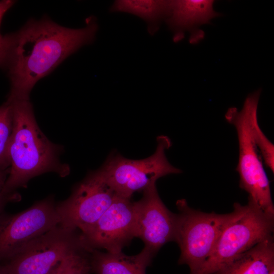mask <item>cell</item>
Returning <instances> with one entry per match:
<instances>
[{"label": "cell", "mask_w": 274, "mask_h": 274, "mask_svg": "<svg viewBox=\"0 0 274 274\" xmlns=\"http://www.w3.org/2000/svg\"><path fill=\"white\" fill-rule=\"evenodd\" d=\"M0 274H6L3 265L0 263Z\"/></svg>", "instance_id": "25"}, {"label": "cell", "mask_w": 274, "mask_h": 274, "mask_svg": "<svg viewBox=\"0 0 274 274\" xmlns=\"http://www.w3.org/2000/svg\"><path fill=\"white\" fill-rule=\"evenodd\" d=\"M269 274H274V269L270 271Z\"/></svg>", "instance_id": "26"}, {"label": "cell", "mask_w": 274, "mask_h": 274, "mask_svg": "<svg viewBox=\"0 0 274 274\" xmlns=\"http://www.w3.org/2000/svg\"><path fill=\"white\" fill-rule=\"evenodd\" d=\"M273 269L272 236L255 245L214 274H269Z\"/></svg>", "instance_id": "14"}, {"label": "cell", "mask_w": 274, "mask_h": 274, "mask_svg": "<svg viewBox=\"0 0 274 274\" xmlns=\"http://www.w3.org/2000/svg\"><path fill=\"white\" fill-rule=\"evenodd\" d=\"M185 37V32L183 31H175L172 37L173 41L175 43L182 41Z\"/></svg>", "instance_id": "23"}, {"label": "cell", "mask_w": 274, "mask_h": 274, "mask_svg": "<svg viewBox=\"0 0 274 274\" xmlns=\"http://www.w3.org/2000/svg\"><path fill=\"white\" fill-rule=\"evenodd\" d=\"M11 106L13 128L9 144L10 167L5 190L16 193L29 181L48 172L64 177L70 167L59 159L60 146L50 142L38 126L29 100H7Z\"/></svg>", "instance_id": "2"}, {"label": "cell", "mask_w": 274, "mask_h": 274, "mask_svg": "<svg viewBox=\"0 0 274 274\" xmlns=\"http://www.w3.org/2000/svg\"><path fill=\"white\" fill-rule=\"evenodd\" d=\"M116 194L111 204L90 227L80 232L82 246L87 250L122 252L135 237L134 201Z\"/></svg>", "instance_id": "10"}, {"label": "cell", "mask_w": 274, "mask_h": 274, "mask_svg": "<svg viewBox=\"0 0 274 274\" xmlns=\"http://www.w3.org/2000/svg\"><path fill=\"white\" fill-rule=\"evenodd\" d=\"M253 134L256 146L263 162L272 173L274 171V145L261 129L258 120L254 123Z\"/></svg>", "instance_id": "18"}, {"label": "cell", "mask_w": 274, "mask_h": 274, "mask_svg": "<svg viewBox=\"0 0 274 274\" xmlns=\"http://www.w3.org/2000/svg\"><path fill=\"white\" fill-rule=\"evenodd\" d=\"M65 258V259H66ZM64 259V260H65ZM64 260L62 262V263L59 265V266L56 268V269L51 274H60L62 269V267H63V262H64Z\"/></svg>", "instance_id": "24"}, {"label": "cell", "mask_w": 274, "mask_h": 274, "mask_svg": "<svg viewBox=\"0 0 274 274\" xmlns=\"http://www.w3.org/2000/svg\"><path fill=\"white\" fill-rule=\"evenodd\" d=\"M213 0L170 1L169 13L165 19L170 29L176 31L191 30L221 15L215 11Z\"/></svg>", "instance_id": "13"}, {"label": "cell", "mask_w": 274, "mask_h": 274, "mask_svg": "<svg viewBox=\"0 0 274 274\" xmlns=\"http://www.w3.org/2000/svg\"><path fill=\"white\" fill-rule=\"evenodd\" d=\"M175 242L181 254L179 264H186L192 272L197 270L209 257L224 229L244 209L235 202L233 210L228 214L206 213L195 210L185 199L177 200Z\"/></svg>", "instance_id": "4"}, {"label": "cell", "mask_w": 274, "mask_h": 274, "mask_svg": "<svg viewBox=\"0 0 274 274\" xmlns=\"http://www.w3.org/2000/svg\"><path fill=\"white\" fill-rule=\"evenodd\" d=\"M171 145L168 137L158 136L156 150L149 157L134 160L113 153L98 169L117 194L131 198L135 192H143L156 184L159 179L182 172L173 166L166 157L165 151Z\"/></svg>", "instance_id": "6"}, {"label": "cell", "mask_w": 274, "mask_h": 274, "mask_svg": "<svg viewBox=\"0 0 274 274\" xmlns=\"http://www.w3.org/2000/svg\"><path fill=\"white\" fill-rule=\"evenodd\" d=\"M9 169L0 171V215L4 213V208L7 203L18 201L19 199V195L17 193H8L5 190Z\"/></svg>", "instance_id": "19"}, {"label": "cell", "mask_w": 274, "mask_h": 274, "mask_svg": "<svg viewBox=\"0 0 274 274\" xmlns=\"http://www.w3.org/2000/svg\"><path fill=\"white\" fill-rule=\"evenodd\" d=\"M116 195L98 169L91 172L74 187L67 198L57 203L60 224L84 231L100 217Z\"/></svg>", "instance_id": "9"}, {"label": "cell", "mask_w": 274, "mask_h": 274, "mask_svg": "<svg viewBox=\"0 0 274 274\" xmlns=\"http://www.w3.org/2000/svg\"><path fill=\"white\" fill-rule=\"evenodd\" d=\"M12 128L11 106L6 101L0 106V171L10 169L9 149Z\"/></svg>", "instance_id": "16"}, {"label": "cell", "mask_w": 274, "mask_h": 274, "mask_svg": "<svg viewBox=\"0 0 274 274\" xmlns=\"http://www.w3.org/2000/svg\"><path fill=\"white\" fill-rule=\"evenodd\" d=\"M52 196L15 214L0 215V262L8 260L41 236L60 225Z\"/></svg>", "instance_id": "7"}, {"label": "cell", "mask_w": 274, "mask_h": 274, "mask_svg": "<svg viewBox=\"0 0 274 274\" xmlns=\"http://www.w3.org/2000/svg\"><path fill=\"white\" fill-rule=\"evenodd\" d=\"M10 48L0 49V67L6 66L9 56Z\"/></svg>", "instance_id": "22"}, {"label": "cell", "mask_w": 274, "mask_h": 274, "mask_svg": "<svg viewBox=\"0 0 274 274\" xmlns=\"http://www.w3.org/2000/svg\"><path fill=\"white\" fill-rule=\"evenodd\" d=\"M155 256L144 247L134 255H127L122 252H102L91 250V271L95 274H146V268Z\"/></svg>", "instance_id": "12"}, {"label": "cell", "mask_w": 274, "mask_h": 274, "mask_svg": "<svg viewBox=\"0 0 274 274\" xmlns=\"http://www.w3.org/2000/svg\"><path fill=\"white\" fill-rule=\"evenodd\" d=\"M274 217L251 200L221 233L209 257L190 274H214L260 242L273 236Z\"/></svg>", "instance_id": "5"}, {"label": "cell", "mask_w": 274, "mask_h": 274, "mask_svg": "<svg viewBox=\"0 0 274 274\" xmlns=\"http://www.w3.org/2000/svg\"><path fill=\"white\" fill-rule=\"evenodd\" d=\"M143 193L142 198L134 201L135 237L140 238L144 248L156 255L165 244L175 242L177 214L165 206L156 184Z\"/></svg>", "instance_id": "11"}, {"label": "cell", "mask_w": 274, "mask_h": 274, "mask_svg": "<svg viewBox=\"0 0 274 274\" xmlns=\"http://www.w3.org/2000/svg\"><path fill=\"white\" fill-rule=\"evenodd\" d=\"M206 36L204 30L199 27L194 28L190 31L188 42L192 45H196L202 42Z\"/></svg>", "instance_id": "21"}, {"label": "cell", "mask_w": 274, "mask_h": 274, "mask_svg": "<svg viewBox=\"0 0 274 274\" xmlns=\"http://www.w3.org/2000/svg\"><path fill=\"white\" fill-rule=\"evenodd\" d=\"M260 93L261 89H258L249 94L240 110L235 107L229 108L225 118L237 132L239 155L236 170L239 174V187L248 193V198L261 210L274 216L269 181L253 134Z\"/></svg>", "instance_id": "3"}, {"label": "cell", "mask_w": 274, "mask_h": 274, "mask_svg": "<svg viewBox=\"0 0 274 274\" xmlns=\"http://www.w3.org/2000/svg\"><path fill=\"white\" fill-rule=\"evenodd\" d=\"M77 229L61 224L47 232L3 265L6 274H51L75 252L84 248Z\"/></svg>", "instance_id": "8"}, {"label": "cell", "mask_w": 274, "mask_h": 274, "mask_svg": "<svg viewBox=\"0 0 274 274\" xmlns=\"http://www.w3.org/2000/svg\"><path fill=\"white\" fill-rule=\"evenodd\" d=\"M97 30L92 17L80 28L61 26L47 17L29 19L11 34L6 65L11 82L7 100H29L36 84L80 48L93 43Z\"/></svg>", "instance_id": "1"}, {"label": "cell", "mask_w": 274, "mask_h": 274, "mask_svg": "<svg viewBox=\"0 0 274 274\" xmlns=\"http://www.w3.org/2000/svg\"><path fill=\"white\" fill-rule=\"evenodd\" d=\"M170 3V1L118 0L114 2L110 11L128 13L142 18L147 23L150 34L154 35L161 21L167 17Z\"/></svg>", "instance_id": "15"}, {"label": "cell", "mask_w": 274, "mask_h": 274, "mask_svg": "<svg viewBox=\"0 0 274 274\" xmlns=\"http://www.w3.org/2000/svg\"><path fill=\"white\" fill-rule=\"evenodd\" d=\"M91 272L90 251L82 248L64 260L60 274H90Z\"/></svg>", "instance_id": "17"}, {"label": "cell", "mask_w": 274, "mask_h": 274, "mask_svg": "<svg viewBox=\"0 0 274 274\" xmlns=\"http://www.w3.org/2000/svg\"><path fill=\"white\" fill-rule=\"evenodd\" d=\"M13 0L0 1V26L5 14L15 4ZM11 45V35L2 36L0 32V49L9 48Z\"/></svg>", "instance_id": "20"}]
</instances>
